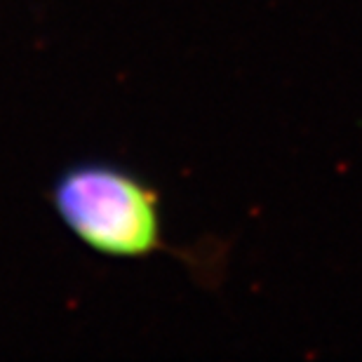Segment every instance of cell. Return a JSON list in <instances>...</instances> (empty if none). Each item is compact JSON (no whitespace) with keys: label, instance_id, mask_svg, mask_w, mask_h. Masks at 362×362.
Here are the masks:
<instances>
[{"label":"cell","instance_id":"obj_1","mask_svg":"<svg viewBox=\"0 0 362 362\" xmlns=\"http://www.w3.org/2000/svg\"><path fill=\"white\" fill-rule=\"evenodd\" d=\"M47 202L78 243L108 259L172 257L200 287L216 289L226 273L228 247L219 238L172 245L165 238L160 193L136 172L106 160L71 163L52 179Z\"/></svg>","mask_w":362,"mask_h":362}]
</instances>
